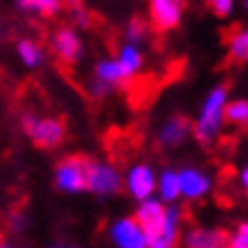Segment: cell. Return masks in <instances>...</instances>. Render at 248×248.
<instances>
[{
  "mask_svg": "<svg viewBox=\"0 0 248 248\" xmlns=\"http://www.w3.org/2000/svg\"><path fill=\"white\" fill-rule=\"evenodd\" d=\"M230 103V91L226 84H214L205 93L203 103L198 107V114L194 119V139L203 146H210L221 137L223 128L228 125L226 109Z\"/></svg>",
  "mask_w": 248,
  "mask_h": 248,
  "instance_id": "obj_1",
  "label": "cell"
},
{
  "mask_svg": "<svg viewBox=\"0 0 248 248\" xmlns=\"http://www.w3.org/2000/svg\"><path fill=\"white\" fill-rule=\"evenodd\" d=\"M21 125H23V132L28 135V139L34 146H39V148H46V151L62 146V141L66 139V125L57 116H44V114H37V112H25L21 116Z\"/></svg>",
  "mask_w": 248,
  "mask_h": 248,
  "instance_id": "obj_2",
  "label": "cell"
},
{
  "mask_svg": "<svg viewBox=\"0 0 248 248\" xmlns=\"http://www.w3.org/2000/svg\"><path fill=\"white\" fill-rule=\"evenodd\" d=\"M123 189V173L109 159H89L87 164V191L96 198H112Z\"/></svg>",
  "mask_w": 248,
  "mask_h": 248,
  "instance_id": "obj_3",
  "label": "cell"
},
{
  "mask_svg": "<svg viewBox=\"0 0 248 248\" xmlns=\"http://www.w3.org/2000/svg\"><path fill=\"white\" fill-rule=\"evenodd\" d=\"M125 76H123V68L116 62V57H103L98 60L91 68L89 78H87V91L91 98H107L112 91H116L121 84H125Z\"/></svg>",
  "mask_w": 248,
  "mask_h": 248,
  "instance_id": "obj_4",
  "label": "cell"
},
{
  "mask_svg": "<svg viewBox=\"0 0 248 248\" xmlns=\"http://www.w3.org/2000/svg\"><path fill=\"white\" fill-rule=\"evenodd\" d=\"M87 164L89 159H82L78 155H68L55 164L53 182L57 191L68 196H76L87 191Z\"/></svg>",
  "mask_w": 248,
  "mask_h": 248,
  "instance_id": "obj_5",
  "label": "cell"
},
{
  "mask_svg": "<svg viewBox=\"0 0 248 248\" xmlns=\"http://www.w3.org/2000/svg\"><path fill=\"white\" fill-rule=\"evenodd\" d=\"M123 189L135 201L143 203L157 194V171L146 162H135L123 173Z\"/></svg>",
  "mask_w": 248,
  "mask_h": 248,
  "instance_id": "obj_6",
  "label": "cell"
},
{
  "mask_svg": "<svg viewBox=\"0 0 248 248\" xmlns=\"http://www.w3.org/2000/svg\"><path fill=\"white\" fill-rule=\"evenodd\" d=\"M107 239L114 248H151L148 232L135 217H119L107 226Z\"/></svg>",
  "mask_w": 248,
  "mask_h": 248,
  "instance_id": "obj_7",
  "label": "cell"
},
{
  "mask_svg": "<svg viewBox=\"0 0 248 248\" xmlns=\"http://www.w3.org/2000/svg\"><path fill=\"white\" fill-rule=\"evenodd\" d=\"M50 53L55 55V60L73 66L84 57V41L80 37V32L76 28L62 25L50 34Z\"/></svg>",
  "mask_w": 248,
  "mask_h": 248,
  "instance_id": "obj_8",
  "label": "cell"
},
{
  "mask_svg": "<svg viewBox=\"0 0 248 248\" xmlns=\"http://www.w3.org/2000/svg\"><path fill=\"white\" fill-rule=\"evenodd\" d=\"M180 173V194L182 201L189 203H198L205 201L214 189V178L210 171H205L201 166H182L178 169Z\"/></svg>",
  "mask_w": 248,
  "mask_h": 248,
  "instance_id": "obj_9",
  "label": "cell"
},
{
  "mask_svg": "<svg viewBox=\"0 0 248 248\" xmlns=\"http://www.w3.org/2000/svg\"><path fill=\"white\" fill-rule=\"evenodd\" d=\"M189 137H194V121H189L187 116H180V114H173L159 123L155 141L162 151H175L187 143Z\"/></svg>",
  "mask_w": 248,
  "mask_h": 248,
  "instance_id": "obj_10",
  "label": "cell"
},
{
  "mask_svg": "<svg viewBox=\"0 0 248 248\" xmlns=\"http://www.w3.org/2000/svg\"><path fill=\"white\" fill-rule=\"evenodd\" d=\"M185 0H148V18L157 32H171L182 23Z\"/></svg>",
  "mask_w": 248,
  "mask_h": 248,
  "instance_id": "obj_11",
  "label": "cell"
},
{
  "mask_svg": "<svg viewBox=\"0 0 248 248\" xmlns=\"http://www.w3.org/2000/svg\"><path fill=\"white\" fill-rule=\"evenodd\" d=\"M185 226V212L178 205H169L162 228L151 237V248H178Z\"/></svg>",
  "mask_w": 248,
  "mask_h": 248,
  "instance_id": "obj_12",
  "label": "cell"
},
{
  "mask_svg": "<svg viewBox=\"0 0 248 248\" xmlns=\"http://www.w3.org/2000/svg\"><path fill=\"white\" fill-rule=\"evenodd\" d=\"M185 248H228V234L221 228L194 226L182 237Z\"/></svg>",
  "mask_w": 248,
  "mask_h": 248,
  "instance_id": "obj_13",
  "label": "cell"
},
{
  "mask_svg": "<svg viewBox=\"0 0 248 248\" xmlns=\"http://www.w3.org/2000/svg\"><path fill=\"white\" fill-rule=\"evenodd\" d=\"M166 210H169V205L162 203L157 196H153V198L143 201V203H137L135 218L143 226V230L148 232V239L162 228V223H164V218H166Z\"/></svg>",
  "mask_w": 248,
  "mask_h": 248,
  "instance_id": "obj_14",
  "label": "cell"
},
{
  "mask_svg": "<svg viewBox=\"0 0 248 248\" xmlns=\"http://www.w3.org/2000/svg\"><path fill=\"white\" fill-rule=\"evenodd\" d=\"M116 62L121 64V68H123V76H125V80L128 82H132L139 73L143 71V66H146V57H143V50L141 46H135V44H123L119 46V50H116Z\"/></svg>",
  "mask_w": 248,
  "mask_h": 248,
  "instance_id": "obj_15",
  "label": "cell"
},
{
  "mask_svg": "<svg viewBox=\"0 0 248 248\" xmlns=\"http://www.w3.org/2000/svg\"><path fill=\"white\" fill-rule=\"evenodd\" d=\"M155 196L166 205H178V201H182L180 173H178V169L166 166V169L157 171V194Z\"/></svg>",
  "mask_w": 248,
  "mask_h": 248,
  "instance_id": "obj_16",
  "label": "cell"
},
{
  "mask_svg": "<svg viewBox=\"0 0 248 248\" xmlns=\"http://www.w3.org/2000/svg\"><path fill=\"white\" fill-rule=\"evenodd\" d=\"M14 53H16V60L21 62V66L30 68V71L41 68L46 64L44 46L39 44V41H34V39H30V37H21V39H18V41H16V46H14Z\"/></svg>",
  "mask_w": 248,
  "mask_h": 248,
  "instance_id": "obj_17",
  "label": "cell"
},
{
  "mask_svg": "<svg viewBox=\"0 0 248 248\" xmlns=\"http://www.w3.org/2000/svg\"><path fill=\"white\" fill-rule=\"evenodd\" d=\"M64 0H14V7L21 14L39 16V18H53L64 9Z\"/></svg>",
  "mask_w": 248,
  "mask_h": 248,
  "instance_id": "obj_18",
  "label": "cell"
},
{
  "mask_svg": "<svg viewBox=\"0 0 248 248\" xmlns=\"http://www.w3.org/2000/svg\"><path fill=\"white\" fill-rule=\"evenodd\" d=\"M228 57L234 64H248V28H234L226 39Z\"/></svg>",
  "mask_w": 248,
  "mask_h": 248,
  "instance_id": "obj_19",
  "label": "cell"
},
{
  "mask_svg": "<svg viewBox=\"0 0 248 248\" xmlns=\"http://www.w3.org/2000/svg\"><path fill=\"white\" fill-rule=\"evenodd\" d=\"M226 121L232 128H248V98H230L226 109Z\"/></svg>",
  "mask_w": 248,
  "mask_h": 248,
  "instance_id": "obj_20",
  "label": "cell"
},
{
  "mask_svg": "<svg viewBox=\"0 0 248 248\" xmlns=\"http://www.w3.org/2000/svg\"><path fill=\"white\" fill-rule=\"evenodd\" d=\"M151 23L143 21V18H132L128 21L125 25V30H123V39H125V44H135V46H141L146 39L151 37Z\"/></svg>",
  "mask_w": 248,
  "mask_h": 248,
  "instance_id": "obj_21",
  "label": "cell"
},
{
  "mask_svg": "<svg viewBox=\"0 0 248 248\" xmlns=\"http://www.w3.org/2000/svg\"><path fill=\"white\" fill-rule=\"evenodd\" d=\"M228 248H248V221H239L228 232Z\"/></svg>",
  "mask_w": 248,
  "mask_h": 248,
  "instance_id": "obj_22",
  "label": "cell"
},
{
  "mask_svg": "<svg viewBox=\"0 0 248 248\" xmlns=\"http://www.w3.org/2000/svg\"><path fill=\"white\" fill-rule=\"evenodd\" d=\"M234 2H237V0H207L210 9L217 16H221V18H223V16H230V14H232Z\"/></svg>",
  "mask_w": 248,
  "mask_h": 248,
  "instance_id": "obj_23",
  "label": "cell"
},
{
  "mask_svg": "<svg viewBox=\"0 0 248 248\" xmlns=\"http://www.w3.org/2000/svg\"><path fill=\"white\" fill-rule=\"evenodd\" d=\"M28 223V218H25V212H12L7 217V226L14 230V232H21L23 228Z\"/></svg>",
  "mask_w": 248,
  "mask_h": 248,
  "instance_id": "obj_24",
  "label": "cell"
},
{
  "mask_svg": "<svg viewBox=\"0 0 248 248\" xmlns=\"http://www.w3.org/2000/svg\"><path fill=\"white\" fill-rule=\"evenodd\" d=\"M237 182H239V189L248 196V164L241 166L239 173H237Z\"/></svg>",
  "mask_w": 248,
  "mask_h": 248,
  "instance_id": "obj_25",
  "label": "cell"
},
{
  "mask_svg": "<svg viewBox=\"0 0 248 248\" xmlns=\"http://www.w3.org/2000/svg\"><path fill=\"white\" fill-rule=\"evenodd\" d=\"M64 2H66V7H71L73 12L82 9V0H64Z\"/></svg>",
  "mask_w": 248,
  "mask_h": 248,
  "instance_id": "obj_26",
  "label": "cell"
},
{
  "mask_svg": "<svg viewBox=\"0 0 248 248\" xmlns=\"http://www.w3.org/2000/svg\"><path fill=\"white\" fill-rule=\"evenodd\" d=\"M0 248H14V246H12L9 241H2V246H0Z\"/></svg>",
  "mask_w": 248,
  "mask_h": 248,
  "instance_id": "obj_27",
  "label": "cell"
},
{
  "mask_svg": "<svg viewBox=\"0 0 248 248\" xmlns=\"http://www.w3.org/2000/svg\"><path fill=\"white\" fill-rule=\"evenodd\" d=\"M244 9H246V12H248V0H244Z\"/></svg>",
  "mask_w": 248,
  "mask_h": 248,
  "instance_id": "obj_28",
  "label": "cell"
},
{
  "mask_svg": "<svg viewBox=\"0 0 248 248\" xmlns=\"http://www.w3.org/2000/svg\"><path fill=\"white\" fill-rule=\"evenodd\" d=\"M53 248H73V246H53Z\"/></svg>",
  "mask_w": 248,
  "mask_h": 248,
  "instance_id": "obj_29",
  "label": "cell"
}]
</instances>
